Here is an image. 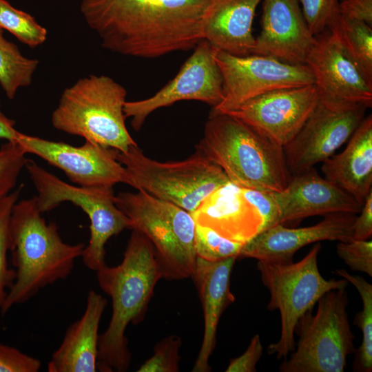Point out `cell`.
I'll return each instance as SVG.
<instances>
[{
	"label": "cell",
	"instance_id": "5bb4252c",
	"mask_svg": "<svg viewBox=\"0 0 372 372\" xmlns=\"http://www.w3.org/2000/svg\"><path fill=\"white\" fill-rule=\"evenodd\" d=\"M17 143L27 154H34L60 169L79 186L113 187L117 183L130 184L128 173L116 159L112 148L87 141L76 147L21 132Z\"/></svg>",
	"mask_w": 372,
	"mask_h": 372
},
{
	"label": "cell",
	"instance_id": "52a82bcc",
	"mask_svg": "<svg viewBox=\"0 0 372 372\" xmlns=\"http://www.w3.org/2000/svg\"><path fill=\"white\" fill-rule=\"evenodd\" d=\"M113 149L126 169L130 185L192 213L214 191L229 182L220 167L198 152L174 162H160L146 156L138 145L125 152Z\"/></svg>",
	"mask_w": 372,
	"mask_h": 372
},
{
	"label": "cell",
	"instance_id": "3957f363",
	"mask_svg": "<svg viewBox=\"0 0 372 372\" xmlns=\"http://www.w3.org/2000/svg\"><path fill=\"white\" fill-rule=\"evenodd\" d=\"M41 214L36 196L17 201L12 207L9 251L15 278L2 304V314L45 287L65 279L82 256L85 245L63 242L57 225L47 223Z\"/></svg>",
	"mask_w": 372,
	"mask_h": 372
},
{
	"label": "cell",
	"instance_id": "1f68e13d",
	"mask_svg": "<svg viewBox=\"0 0 372 372\" xmlns=\"http://www.w3.org/2000/svg\"><path fill=\"white\" fill-rule=\"evenodd\" d=\"M182 344L180 337L171 335L161 340L154 348V353L137 370L138 372H177L179 371Z\"/></svg>",
	"mask_w": 372,
	"mask_h": 372
},
{
	"label": "cell",
	"instance_id": "60d3db41",
	"mask_svg": "<svg viewBox=\"0 0 372 372\" xmlns=\"http://www.w3.org/2000/svg\"><path fill=\"white\" fill-rule=\"evenodd\" d=\"M81 1H84V0H81Z\"/></svg>",
	"mask_w": 372,
	"mask_h": 372
},
{
	"label": "cell",
	"instance_id": "d6986e66",
	"mask_svg": "<svg viewBox=\"0 0 372 372\" xmlns=\"http://www.w3.org/2000/svg\"><path fill=\"white\" fill-rule=\"evenodd\" d=\"M280 224L333 213L360 212L363 205L335 183L320 176L313 167L292 176L281 192H273Z\"/></svg>",
	"mask_w": 372,
	"mask_h": 372
},
{
	"label": "cell",
	"instance_id": "7c38bea8",
	"mask_svg": "<svg viewBox=\"0 0 372 372\" xmlns=\"http://www.w3.org/2000/svg\"><path fill=\"white\" fill-rule=\"evenodd\" d=\"M181 66L176 76L153 96L140 101H126L124 114L131 117L135 131L143 126L155 110L180 101H198L216 107L223 100V81L216 61V50L201 40Z\"/></svg>",
	"mask_w": 372,
	"mask_h": 372
},
{
	"label": "cell",
	"instance_id": "2e32d148",
	"mask_svg": "<svg viewBox=\"0 0 372 372\" xmlns=\"http://www.w3.org/2000/svg\"><path fill=\"white\" fill-rule=\"evenodd\" d=\"M365 107L331 110L321 102L296 136L283 147L291 176L331 157L352 135L364 118Z\"/></svg>",
	"mask_w": 372,
	"mask_h": 372
},
{
	"label": "cell",
	"instance_id": "5b68a950",
	"mask_svg": "<svg viewBox=\"0 0 372 372\" xmlns=\"http://www.w3.org/2000/svg\"><path fill=\"white\" fill-rule=\"evenodd\" d=\"M127 91L106 75L90 74L65 88L52 112L57 130L101 146L127 152L137 145L125 125Z\"/></svg>",
	"mask_w": 372,
	"mask_h": 372
},
{
	"label": "cell",
	"instance_id": "7402d4cb",
	"mask_svg": "<svg viewBox=\"0 0 372 372\" xmlns=\"http://www.w3.org/2000/svg\"><path fill=\"white\" fill-rule=\"evenodd\" d=\"M107 300L94 290L88 292L81 317L67 329L48 364L49 372L97 371L99 328Z\"/></svg>",
	"mask_w": 372,
	"mask_h": 372
},
{
	"label": "cell",
	"instance_id": "f1b7e54d",
	"mask_svg": "<svg viewBox=\"0 0 372 372\" xmlns=\"http://www.w3.org/2000/svg\"><path fill=\"white\" fill-rule=\"evenodd\" d=\"M196 257L216 262L230 257H239L244 244L229 240L213 229L195 225L194 236Z\"/></svg>",
	"mask_w": 372,
	"mask_h": 372
},
{
	"label": "cell",
	"instance_id": "ba28073f",
	"mask_svg": "<svg viewBox=\"0 0 372 372\" xmlns=\"http://www.w3.org/2000/svg\"><path fill=\"white\" fill-rule=\"evenodd\" d=\"M321 245L317 242L297 262L279 263L258 260L261 280L269 291L267 309L278 310L280 335L269 345L267 353L278 360L286 358L296 347L294 333L300 318L312 310L319 299L330 290L346 288L345 279L327 280L320 273L318 256Z\"/></svg>",
	"mask_w": 372,
	"mask_h": 372
},
{
	"label": "cell",
	"instance_id": "83f0119b",
	"mask_svg": "<svg viewBox=\"0 0 372 372\" xmlns=\"http://www.w3.org/2000/svg\"><path fill=\"white\" fill-rule=\"evenodd\" d=\"M0 28L32 48L42 45L47 39L44 27L32 15L15 8L6 0H0Z\"/></svg>",
	"mask_w": 372,
	"mask_h": 372
},
{
	"label": "cell",
	"instance_id": "8fae6325",
	"mask_svg": "<svg viewBox=\"0 0 372 372\" xmlns=\"http://www.w3.org/2000/svg\"><path fill=\"white\" fill-rule=\"evenodd\" d=\"M216 61L223 81V97L214 111L227 112L262 94L314 84L306 64H291L271 56H236L217 50Z\"/></svg>",
	"mask_w": 372,
	"mask_h": 372
},
{
	"label": "cell",
	"instance_id": "ac0fdd59",
	"mask_svg": "<svg viewBox=\"0 0 372 372\" xmlns=\"http://www.w3.org/2000/svg\"><path fill=\"white\" fill-rule=\"evenodd\" d=\"M262 29L251 54L291 64H305L316 38L310 31L298 0H262Z\"/></svg>",
	"mask_w": 372,
	"mask_h": 372
},
{
	"label": "cell",
	"instance_id": "4fadbf2b",
	"mask_svg": "<svg viewBox=\"0 0 372 372\" xmlns=\"http://www.w3.org/2000/svg\"><path fill=\"white\" fill-rule=\"evenodd\" d=\"M316 38L305 64L313 74L320 102L335 111L371 107L372 79L353 62L329 30Z\"/></svg>",
	"mask_w": 372,
	"mask_h": 372
},
{
	"label": "cell",
	"instance_id": "7a4b0ae2",
	"mask_svg": "<svg viewBox=\"0 0 372 372\" xmlns=\"http://www.w3.org/2000/svg\"><path fill=\"white\" fill-rule=\"evenodd\" d=\"M96 273L99 287L112 300V311L107 328L99 337L97 370L125 372L132 360L127 327L143 320L155 286L162 279L152 242L132 229L121 262L105 265Z\"/></svg>",
	"mask_w": 372,
	"mask_h": 372
},
{
	"label": "cell",
	"instance_id": "277c9868",
	"mask_svg": "<svg viewBox=\"0 0 372 372\" xmlns=\"http://www.w3.org/2000/svg\"><path fill=\"white\" fill-rule=\"evenodd\" d=\"M196 151L241 188L278 192L292 177L283 147L225 112L211 110Z\"/></svg>",
	"mask_w": 372,
	"mask_h": 372
},
{
	"label": "cell",
	"instance_id": "6da1fadb",
	"mask_svg": "<svg viewBox=\"0 0 372 372\" xmlns=\"http://www.w3.org/2000/svg\"><path fill=\"white\" fill-rule=\"evenodd\" d=\"M211 0H84L80 11L101 46L114 53L155 59L194 49L203 40Z\"/></svg>",
	"mask_w": 372,
	"mask_h": 372
},
{
	"label": "cell",
	"instance_id": "8d00e7d4",
	"mask_svg": "<svg viewBox=\"0 0 372 372\" xmlns=\"http://www.w3.org/2000/svg\"><path fill=\"white\" fill-rule=\"evenodd\" d=\"M263 352L260 337L254 335L246 351L240 356L231 359L226 372H255L256 366Z\"/></svg>",
	"mask_w": 372,
	"mask_h": 372
},
{
	"label": "cell",
	"instance_id": "4dcf8cb0",
	"mask_svg": "<svg viewBox=\"0 0 372 372\" xmlns=\"http://www.w3.org/2000/svg\"><path fill=\"white\" fill-rule=\"evenodd\" d=\"M23 147L18 143L7 141L0 147V199L15 187L17 178L25 167L28 159Z\"/></svg>",
	"mask_w": 372,
	"mask_h": 372
},
{
	"label": "cell",
	"instance_id": "9c48e42d",
	"mask_svg": "<svg viewBox=\"0 0 372 372\" xmlns=\"http://www.w3.org/2000/svg\"><path fill=\"white\" fill-rule=\"evenodd\" d=\"M312 310L298 320L295 333L299 339L295 349L285 358L281 372H343L347 357L354 353V335L347 307L346 288L329 291Z\"/></svg>",
	"mask_w": 372,
	"mask_h": 372
},
{
	"label": "cell",
	"instance_id": "9a60e30c",
	"mask_svg": "<svg viewBox=\"0 0 372 372\" xmlns=\"http://www.w3.org/2000/svg\"><path fill=\"white\" fill-rule=\"evenodd\" d=\"M319 102L315 84L271 91L227 112L284 147L301 129Z\"/></svg>",
	"mask_w": 372,
	"mask_h": 372
},
{
	"label": "cell",
	"instance_id": "d6a6232c",
	"mask_svg": "<svg viewBox=\"0 0 372 372\" xmlns=\"http://www.w3.org/2000/svg\"><path fill=\"white\" fill-rule=\"evenodd\" d=\"M307 25L314 36L328 30L340 17L338 0H298Z\"/></svg>",
	"mask_w": 372,
	"mask_h": 372
},
{
	"label": "cell",
	"instance_id": "f35d334b",
	"mask_svg": "<svg viewBox=\"0 0 372 372\" xmlns=\"http://www.w3.org/2000/svg\"><path fill=\"white\" fill-rule=\"evenodd\" d=\"M360 213L354 224L353 240H369L372 236V192L365 200Z\"/></svg>",
	"mask_w": 372,
	"mask_h": 372
},
{
	"label": "cell",
	"instance_id": "74e56055",
	"mask_svg": "<svg viewBox=\"0 0 372 372\" xmlns=\"http://www.w3.org/2000/svg\"><path fill=\"white\" fill-rule=\"evenodd\" d=\"M339 11L342 17L360 20L372 26V0H341Z\"/></svg>",
	"mask_w": 372,
	"mask_h": 372
},
{
	"label": "cell",
	"instance_id": "44dd1931",
	"mask_svg": "<svg viewBox=\"0 0 372 372\" xmlns=\"http://www.w3.org/2000/svg\"><path fill=\"white\" fill-rule=\"evenodd\" d=\"M191 215L195 224L242 244L260 233L263 225L260 214L245 198L242 188L230 181L207 196Z\"/></svg>",
	"mask_w": 372,
	"mask_h": 372
},
{
	"label": "cell",
	"instance_id": "d4e9b609",
	"mask_svg": "<svg viewBox=\"0 0 372 372\" xmlns=\"http://www.w3.org/2000/svg\"><path fill=\"white\" fill-rule=\"evenodd\" d=\"M371 27L364 21L340 15L328 30L358 68L372 79Z\"/></svg>",
	"mask_w": 372,
	"mask_h": 372
},
{
	"label": "cell",
	"instance_id": "e575fe53",
	"mask_svg": "<svg viewBox=\"0 0 372 372\" xmlns=\"http://www.w3.org/2000/svg\"><path fill=\"white\" fill-rule=\"evenodd\" d=\"M242 192L260 214L262 231L280 224V212L272 192L242 188Z\"/></svg>",
	"mask_w": 372,
	"mask_h": 372
},
{
	"label": "cell",
	"instance_id": "836d02e7",
	"mask_svg": "<svg viewBox=\"0 0 372 372\" xmlns=\"http://www.w3.org/2000/svg\"><path fill=\"white\" fill-rule=\"evenodd\" d=\"M336 252L352 271L372 276L371 240L339 242L336 245Z\"/></svg>",
	"mask_w": 372,
	"mask_h": 372
},
{
	"label": "cell",
	"instance_id": "8992f818",
	"mask_svg": "<svg viewBox=\"0 0 372 372\" xmlns=\"http://www.w3.org/2000/svg\"><path fill=\"white\" fill-rule=\"evenodd\" d=\"M115 203L129 219L130 229L140 231L152 242L162 279L192 277L196 255V224L190 213L143 191L119 192Z\"/></svg>",
	"mask_w": 372,
	"mask_h": 372
},
{
	"label": "cell",
	"instance_id": "ab89813d",
	"mask_svg": "<svg viewBox=\"0 0 372 372\" xmlns=\"http://www.w3.org/2000/svg\"><path fill=\"white\" fill-rule=\"evenodd\" d=\"M14 125V121L2 112L0 101V139L17 143L21 132L15 129Z\"/></svg>",
	"mask_w": 372,
	"mask_h": 372
},
{
	"label": "cell",
	"instance_id": "30bf717a",
	"mask_svg": "<svg viewBox=\"0 0 372 372\" xmlns=\"http://www.w3.org/2000/svg\"><path fill=\"white\" fill-rule=\"evenodd\" d=\"M25 168L38 192L40 211H50L69 201L81 207L90 221V236L81 256L84 265L96 271L105 263V244L113 236L130 229V220L115 203L113 188L71 185L47 172L32 160Z\"/></svg>",
	"mask_w": 372,
	"mask_h": 372
},
{
	"label": "cell",
	"instance_id": "d590c367",
	"mask_svg": "<svg viewBox=\"0 0 372 372\" xmlns=\"http://www.w3.org/2000/svg\"><path fill=\"white\" fill-rule=\"evenodd\" d=\"M41 366L37 358L0 343V372H37Z\"/></svg>",
	"mask_w": 372,
	"mask_h": 372
},
{
	"label": "cell",
	"instance_id": "f546056e",
	"mask_svg": "<svg viewBox=\"0 0 372 372\" xmlns=\"http://www.w3.org/2000/svg\"><path fill=\"white\" fill-rule=\"evenodd\" d=\"M22 186L0 199V311L7 292L14 282L15 271L8 265L9 224L13 206L18 201Z\"/></svg>",
	"mask_w": 372,
	"mask_h": 372
},
{
	"label": "cell",
	"instance_id": "ffe728a7",
	"mask_svg": "<svg viewBox=\"0 0 372 372\" xmlns=\"http://www.w3.org/2000/svg\"><path fill=\"white\" fill-rule=\"evenodd\" d=\"M236 257L216 262L196 257L192 278L201 302L204 332L201 347L192 372H209V360L216 344V332L220 317L235 297L230 290L231 276Z\"/></svg>",
	"mask_w": 372,
	"mask_h": 372
},
{
	"label": "cell",
	"instance_id": "4316f807",
	"mask_svg": "<svg viewBox=\"0 0 372 372\" xmlns=\"http://www.w3.org/2000/svg\"><path fill=\"white\" fill-rule=\"evenodd\" d=\"M39 62L24 56L18 47L7 40L0 28V85L9 99L21 87L31 85Z\"/></svg>",
	"mask_w": 372,
	"mask_h": 372
},
{
	"label": "cell",
	"instance_id": "e0dca14e",
	"mask_svg": "<svg viewBox=\"0 0 372 372\" xmlns=\"http://www.w3.org/2000/svg\"><path fill=\"white\" fill-rule=\"evenodd\" d=\"M356 217L350 213H333L309 227L288 228L278 224L260 231L244 244L238 258L293 262L296 252L309 244L322 240H352Z\"/></svg>",
	"mask_w": 372,
	"mask_h": 372
},
{
	"label": "cell",
	"instance_id": "484cf974",
	"mask_svg": "<svg viewBox=\"0 0 372 372\" xmlns=\"http://www.w3.org/2000/svg\"><path fill=\"white\" fill-rule=\"evenodd\" d=\"M335 273L352 284L362 300V310L356 313L354 324L362 331L360 346L355 349L353 370L360 372L372 371V285L364 278L349 273L344 269L335 270Z\"/></svg>",
	"mask_w": 372,
	"mask_h": 372
},
{
	"label": "cell",
	"instance_id": "cb8c5ba5",
	"mask_svg": "<svg viewBox=\"0 0 372 372\" xmlns=\"http://www.w3.org/2000/svg\"><path fill=\"white\" fill-rule=\"evenodd\" d=\"M322 172L363 205L372 192V116L364 118L346 148L324 161Z\"/></svg>",
	"mask_w": 372,
	"mask_h": 372
},
{
	"label": "cell",
	"instance_id": "603a6c76",
	"mask_svg": "<svg viewBox=\"0 0 372 372\" xmlns=\"http://www.w3.org/2000/svg\"><path fill=\"white\" fill-rule=\"evenodd\" d=\"M262 0H211L203 21V39L216 50L236 56L251 54L252 24Z\"/></svg>",
	"mask_w": 372,
	"mask_h": 372
}]
</instances>
